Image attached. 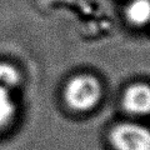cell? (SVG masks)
<instances>
[{
	"label": "cell",
	"instance_id": "1",
	"mask_svg": "<svg viewBox=\"0 0 150 150\" xmlns=\"http://www.w3.org/2000/svg\"><path fill=\"white\" fill-rule=\"evenodd\" d=\"M103 88L99 79L90 74H79L67 83L64 99L75 111H89L101 100Z\"/></svg>",
	"mask_w": 150,
	"mask_h": 150
},
{
	"label": "cell",
	"instance_id": "4",
	"mask_svg": "<svg viewBox=\"0 0 150 150\" xmlns=\"http://www.w3.org/2000/svg\"><path fill=\"white\" fill-rule=\"evenodd\" d=\"M11 93L0 88V131L6 129L16 116V103Z\"/></svg>",
	"mask_w": 150,
	"mask_h": 150
},
{
	"label": "cell",
	"instance_id": "3",
	"mask_svg": "<svg viewBox=\"0 0 150 150\" xmlns=\"http://www.w3.org/2000/svg\"><path fill=\"white\" fill-rule=\"evenodd\" d=\"M123 106L126 112L134 116L150 114V85L146 83H134L126 88L123 95Z\"/></svg>",
	"mask_w": 150,
	"mask_h": 150
},
{
	"label": "cell",
	"instance_id": "5",
	"mask_svg": "<svg viewBox=\"0 0 150 150\" xmlns=\"http://www.w3.org/2000/svg\"><path fill=\"white\" fill-rule=\"evenodd\" d=\"M126 18L134 25H145L150 21V0H131L126 8Z\"/></svg>",
	"mask_w": 150,
	"mask_h": 150
},
{
	"label": "cell",
	"instance_id": "6",
	"mask_svg": "<svg viewBox=\"0 0 150 150\" xmlns=\"http://www.w3.org/2000/svg\"><path fill=\"white\" fill-rule=\"evenodd\" d=\"M21 83V74L15 65L0 62V88L13 91Z\"/></svg>",
	"mask_w": 150,
	"mask_h": 150
},
{
	"label": "cell",
	"instance_id": "2",
	"mask_svg": "<svg viewBox=\"0 0 150 150\" xmlns=\"http://www.w3.org/2000/svg\"><path fill=\"white\" fill-rule=\"evenodd\" d=\"M114 150H150V129L137 121H123L111 129Z\"/></svg>",
	"mask_w": 150,
	"mask_h": 150
}]
</instances>
